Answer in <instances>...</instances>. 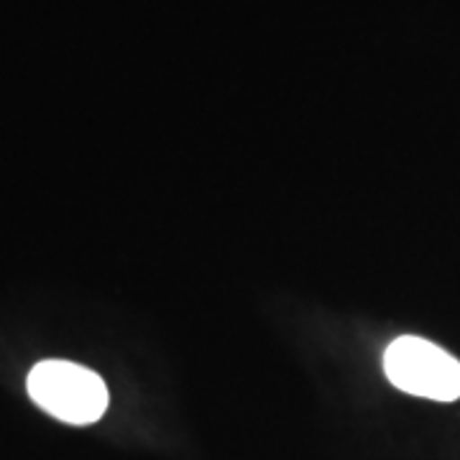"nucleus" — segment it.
I'll return each mask as SVG.
<instances>
[{"instance_id":"obj_1","label":"nucleus","mask_w":460,"mask_h":460,"mask_svg":"<svg viewBox=\"0 0 460 460\" xmlns=\"http://www.w3.org/2000/svg\"><path fill=\"white\" fill-rule=\"evenodd\" d=\"M33 402L66 425H93L108 410L105 381L72 361H41L26 378Z\"/></svg>"},{"instance_id":"obj_2","label":"nucleus","mask_w":460,"mask_h":460,"mask_svg":"<svg viewBox=\"0 0 460 460\" xmlns=\"http://www.w3.org/2000/svg\"><path fill=\"white\" fill-rule=\"evenodd\" d=\"M384 371L407 394L435 402L460 399V361L425 338H396L384 353Z\"/></svg>"}]
</instances>
